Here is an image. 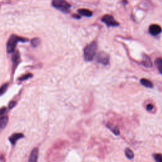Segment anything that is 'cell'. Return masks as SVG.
<instances>
[{"label": "cell", "instance_id": "obj_3", "mask_svg": "<svg viewBox=\"0 0 162 162\" xmlns=\"http://www.w3.org/2000/svg\"><path fill=\"white\" fill-rule=\"evenodd\" d=\"M52 5L56 9L63 13H68L70 12L71 6L65 0H53Z\"/></svg>", "mask_w": 162, "mask_h": 162}, {"label": "cell", "instance_id": "obj_12", "mask_svg": "<svg viewBox=\"0 0 162 162\" xmlns=\"http://www.w3.org/2000/svg\"><path fill=\"white\" fill-rule=\"evenodd\" d=\"M78 13L86 17H90L93 15V12L87 9H79L78 10Z\"/></svg>", "mask_w": 162, "mask_h": 162}, {"label": "cell", "instance_id": "obj_24", "mask_svg": "<svg viewBox=\"0 0 162 162\" xmlns=\"http://www.w3.org/2000/svg\"><path fill=\"white\" fill-rule=\"evenodd\" d=\"M0 162H5V157L3 155L0 156Z\"/></svg>", "mask_w": 162, "mask_h": 162}, {"label": "cell", "instance_id": "obj_21", "mask_svg": "<svg viewBox=\"0 0 162 162\" xmlns=\"http://www.w3.org/2000/svg\"><path fill=\"white\" fill-rule=\"evenodd\" d=\"M153 109H154V106H153V104H148L146 106V110L149 111V112L152 111Z\"/></svg>", "mask_w": 162, "mask_h": 162}, {"label": "cell", "instance_id": "obj_13", "mask_svg": "<svg viewBox=\"0 0 162 162\" xmlns=\"http://www.w3.org/2000/svg\"><path fill=\"white\" fill-rule=\"evenodd\" d=\"M107 126L108 129H110L112 131V133L116 135H119L120 134V130L117 128V127H116L114 125H112L111 123H108Z\"/></svg>", "mask_w": 162, "mask_h": 162}, {"label": "cell", "instance_id": "obj_15", "mask_svg": "<svg viewBox=\"0 0 162 162\" xmlns=\"http://www.w3.org/2000/svg\"><path fill=\"white\" fill-rule=\"evenodd\" d=\"M12 60L14 63V65H17L20 61V55L18 51H16L14 53V54L12 56Z\"/></svg>", "mask_w": 162, "mask_h": 162}, {"label": "cell", "instance_id": "obj_7", "mask_svg": "<svg viewBox=\"0 0 162 162\" xmlns=\"http://www.w3.org/2000/svg\"><path fill=\"white\" fill-rule=\"evenodd\" d=\"M24 135L23 134L15 133L11 135V136H10L9 141L11 144H12L13 146H14L16 144L18 140H19V139H20L22 138H24Z\"/></svg>", "mask_w": 162, "mask_h": 162}, {"label": "cell", "instance_id": "obj_2", "mask_svg": "<svg viewBox=\"0 0 162 162\" xmlns=\"http://www.w3.org/2000/svg\"><path fill=\"white\" fill-rule=\"evenodd\" d=\"M27 39H25L22 37H20L15 35H12L10 37V38L7 42L6 50L8 53H12L15 50V48L17 45L18 41H26Z\"/></svg>", "mask_w": 162, "mask_h": 162}, {"label": "cell", "instance_id": "obj_14", "mask_svg": "<svg viewBox=\"0 0 162 162\" xmlns=\"http://www.w3.org/2000/svg\"><path fill=\"white\" fill-rule=\"evenodd\" d=\"M155 65L157 67L158 70H159L161 74H162V58H157L155 60Z\"/></svg>", "mask_w": 162, "mask_h": 162}, {"label": "cell", "instance_id": "obj_16", "mask_svg": "<svg viewBox=\"0 0 162 162\" xmlns=\"http://www.w3.org/2000/svg\"><path fill=\"white\" fill-rule=\"evenodd\" d=\"M125 154H126V156H127V158H129V159H133V158L134 157V152L129 148L126 149Z\"/></svg>", "mask_w": 162, "mask_h": 162}, {"label": "cell", "instance_id": "obj_19", "mask_svg": "<svg viewBox=\"0 0 162 162\" xmlns=\"http://www.w3.org/2000/svg\"><path fill=\"white\" fill-rule=\"evenodd\" d=\"M40 43V40L38 38H34L31 41V44L34 47H36L38 46Z\"/></svg>", "mask_w": 162, "mask_h": 162}, {"label": "cell", "instance_id": "obj_10", "mask_svg": "<svg viewBox=\"0 0 162 162\" xmlns=\"http://www.w3.org/2000/svg\"><path fill=\"white\" fill-rule=\"evenodd\" d=\"M142 64L143 65L147 68L152 67L151 60L150 58L148 55H146L145 54H144L142 56Z\"/></svg>", "mask_w": 162, "mask_h": 162}, {"label": "cell", "instance_id": "obj_5", "mask_svg": "<svg viewBox=\"0 0 162 162\" xmlns=\"http://www.w3.org/2000/svg\"><path fill=\"white\" fill-rule=\"evenodd\" d=\"M97 62L103 64L104 65H107L110 62V56L107 53L101 51L97 56Z\"/></svg>", "mask_w": 162, "mask_h": 162}, {"label": "cell", "instance_id": "obj_23", "mask_svg": "<svg viewBox=\"0 0 162 162\" xmlns=\"http://www.w3.org/2000/svg\"><path fill=\"white\" fill-rule=\"evenodd\" d=\"M16 102L15 101H11V102L9 103V105H8V108L9 109H12L16 105Z\"/></svg>", "mask_w": 162, "mask_h": 162}, {"label": "cell", "instance_id": "obj_18", "mask_svg": "<svg viewBox=\"0 0 162 162\" xmlns=\"http://www.w3.org/2000/svg\"><path fill=\"white\" fill-rule=\"evenodd\" d=\"M153 158L156 162H162V154H154Z\"/></svg>", "mask_w": 162, "mask_h": 162}, {"label": "cell", "instance_id": "obj_4", "mask_svg": "<svg viewBox=\"0 0 162 162\" xmlns=\"http://www.w3.org/2000/svg\"><path fill=\"white\" fill-rule=\"evenodd\" d=\"M104 24H106L109 27H115V26H119V23L118 22H116L114 17L110 15H105L103 17L102 19H101Z\"/></svg>", "mask_w": 162, "mask_h": 162}, {"label": "cell", "instance_id": "obj_11", "mask_svg": "<svg viewBox=\"0 0 162 162\" xmlns=\"http://www.w3.org/2000/svg\"><path fill=\"white\" fill-rule=\"evenodd\" d=\"M140 82H141V84L142 86H144V87H146V88H153V82L151 81L148 80V79L143 78V79H141Z\"/></svg>", "mask_w": 162, "mask_h": 162}, {"label": "cell", "instance_id": "obj_22", "mask_svg": "<svg viewBox=\"0 0 162 162\" xmlns=\"http://www.w3.org/2000/svg\"><path fill=\"white\" fill-rule=\"evenodd\" d=\"M6 112V108L5 107H3L0 108V116L4 115Z\"/></svg>", "mask_w": 162, "mask_h": 162}, {"label": "cell", "instance_id": "obj_6", "mask_svg": "<svg viewBox=\"0 0 162 162\" xmlns=\"http://www.w3.org/2000/svg\"><path fill=\"white\" fill-rule=\"evenodd\" d=\"M161 27L160 25L157 24H153L149 28V32L153 36H157L159 35L161 32Z\"/></svg>", "mask_w": 162, "mask_h": 162}, {"label": "cell", "instance_id": "obj_9", "mask_svg": "<svg viewBox=\"0 0 162 162\" xmlns=\"http://www.w3.org/2000/svg\"><path fill=\"white\" fill-rule=\"evenodd\" d=\"M8 116H3L0 117V133L5 129L7 124L8 123Z\"/></svg>", "mask_w": 162, "mask_h": 162}, {"label": "cell", "instance_id": "obj_17", "mask_svg": "<svg viewBox=\"0 0 162 162\" xmlns=\"http://www.w3.org/2000/svg\"><path fill=\"white\" fill-rule=\"evenodd\" d=\"M8 84H5L4 85H3L2 86L0 87V96L3 95V94L6 92L7 89H8Z\"/></svg>", "mask_w": 162, "mask_h": 162}, {"label": "cell", "instance_id": "obj_25", "mask_svg": "<svg viewBox=\"0 0 162 162\" xmlns=\"http://www.w3.org/2000/svg\"><path fill=\"white\" fill-rule=\"evenodd\" d=\"M73 17H75V18H78V19H80V18H81V17H80V16L75 15H74Z\"/></svg>", "mask_w": 162, "mask_h": 162}, {"label": "cell", "instance_id": "obj_8", "mask_svg": "<svg viewBox=\"0 0 162 162\" xmlns=\"http://www.w3.org/2000/svg\"><path fill=\"white\" fill-rule=\"evenodd\" d=\"M38 154H39V149L37 148H34L30 154L29 162H37L38 160Z\"/></svg>", "mask_w": 162, "mask_h": 162}, {"label": "cell", "instance_id": "obj_1", "mask_svg": "<svg viewBox=\"0 0 162 162\" xmlns=\"http://www.w3.org/2000/svg\"><path fill=\"white\" fill-rule=\"evenodd\" d=\"M97 46L96 42H92L85 47L84 50V57L86 62H91L93 60L97 51Z\"/></svg>", "mask_w": 162, "mask_h": 162}, {"label": "cell", "instance_id": "obj_20", "mask_svg": "<svg viewBox=\"0 0 162 162\" xmlns=\"http://www.w3.org/2000/svg\"><path fill=\"white\" fill-rule=\"evenodd\" d=\"M32 76V75L31 74H25L24 75H23L22 77H20L19 79V80L20 81H24V80H26V79H27L30 77H31Z\"/></svg>", "mask_w": 162, "mask_h": 162}]
</instances>
